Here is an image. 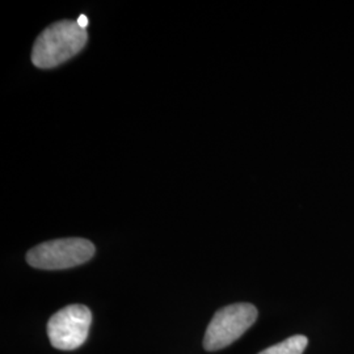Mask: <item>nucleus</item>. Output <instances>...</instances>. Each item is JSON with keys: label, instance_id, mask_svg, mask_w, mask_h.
Wrapping results in <instances>:
<instances>
[{"label": "nucleus", "instance_id": "1", "mask_svg": "<svg viewBox=\"0 0 354 354\" xmlns=\"http://www.w3.org/2000/svg\"><path fill=\"white\" fill-rule=\"evenodd\" d=\"M87 30L74 21H58L48 26L38 36L32 62L39 68H53L73 58L87 44Z\"/></svg>", "mask_w": 354, "mask_h": 354}, {"label": "nucleus", "instance_id": "6", "mask_svg": "<svg viewBox=\"0 0 354 354\" xmlns=\"http://www.w3.org/2000/svg\"><path fill=\"white\" fill-rule=\"evenodd\" d=\"M76 23H77V26H80V28H83V29H86L87 26H88V17L86 16V15H80L79 17H77V20H76Z\"/></svg>", "mask_w": 354, "mask_h": 354}, {"label": "nucleus", "instance_id": "3", "mask_svg": "<svg viewBox=\"0 0 354 354\" xmlns=\"http://www.w3.org/2000/svg\"><path fill=\"white\" fill-rule=\"evenodd\" d=\"M257 308L251 304H230L215 313L203 337V348L215 352L236 342L257 319Z\"/></svg>", "mask_w": 354, "mask_h": 354}, {"label": "nucleus", "instance_id": "2", "mask_svg": "<svg viewBox=\"0 0 354 354\" xmlns=\"http://www.w3.org/2000/svg\"><path fill=\"white\" fill-rule=\"evenodd\" d=\"M95 254V245L83 238L46 241L26 253L29 266L44 270H61L82 266Z\"/></svg>", "mask_w": 354, "mask_h": 354}, {"label": "nucleus", "instance_id": "4", "mask_svg": "<svg viewBox=\"0 0 354 354\" xmlns=\"http://www.w3.org/2000/svg\"><path fill=\"white\" fill-rule=\"evenodd\" d=\"M92 314L83 304L67 306L50 317L48 336L51 345L59 351H74L88 337Z\"/></svg>", "mask_w": 354, "mask_h": 354}, {"label": "nucleus", "instance_id": "5", "mask_svg": "<svg viewBox=\"0 0 354 354\" xmlns=\"http://www.w3.org/2000/svg\"><path fill=\"white\" fill-rule=\"evenodd\" d=\"M307 344L308 339L306 336L297 335L268 348L259 354H304Z\"/></svg>", "mask_w": 354, "mask_h": 354}]
</instances>
